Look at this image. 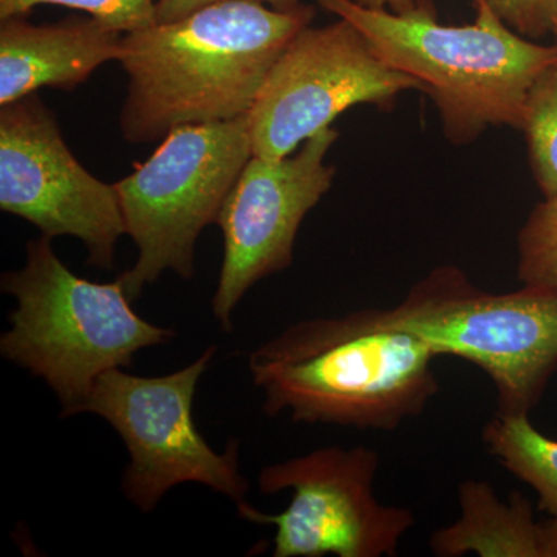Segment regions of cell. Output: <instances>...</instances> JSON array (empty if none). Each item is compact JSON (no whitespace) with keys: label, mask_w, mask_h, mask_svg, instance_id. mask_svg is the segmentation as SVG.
I'll return each instance as SVG.
<instances>
[{"label":"cell","mask_w":557,"mask_h":557,"mask_svg":"<svg viewBox=\"0 0 557 557\" xmlns=\"http://www.w3.org/2000/svg\"><path fill=\"white\" fill-rule=\"evenodd\" d=\"M0 288L17 304L0 354L49 384L62 417L83 413L106 372L131 368L141 348L175 338L174 330L150 324L132 309L120 277L98 284L76 276L42 234L28 240L27 262L3 274Z\"/></svg>","instance_id":"cell-4"},{"label":"cell","mask_w":557,"mask_h":557,"mask_svg":"<svg viewBox=\"0 0 557 557\" xmlns=\"http://www.w3.org/2000/svg\"><path fill=\"white\" fill-rule=\"evenodd\" d=\"M313 17L306 3L277 10L222 0L126 33L119 60L129 78L124 139L160 143L177 127L249 115L274 62Z\"/></svg>","instance_id":"cell-1"},{"label":"cell","mask_w":557,"mask_h":557,"mask_svg":"<svg viewBox=\"0 0 557 557\" xmlns=\"http://www.w3.org/2000/svg\"><path fill=\"white\" fill-rule=\"evenodd\" d=\"M487 453L537 494V508L557 520V440L547 437L530 416L498 413L482 431Z\"/></svg>","instance_id":"cell-14"},{"label":"cell","mask_w":557,"mask_h":557,"mask_svg":"<svg viewBox=\"0 0 557 557\" xmlns=\"http://www.w3.org/2000/svg\"><path fill=\"white\" fill-rule=\"evenodd\" d=\"M218 347H208L185 369L163 376H137L113 369L98 379L83 413L104 418L129 453L123 493L139 511H152L182 483H200L215 493L245 500L248 480L239 469V442L225 453L208 445L194 421L197 384Z\"/></svg>","instance_id":"cell-7"},{"label":"cell","mask_w":557,"mask_h":557,"mask_svg":"<svg viewBox=\"0 0 557 557\" xmlns=\"http://www.w3.org/2000/svg\"><path fill=\"white\" fill-rule=\"evenodd\" d=\"M364 33L392 67L420 81L437 106L453 145L475 141L487 127L522 131L528 91L557 62V46L525 38L486 0H474L472 24H440L429 0L394 13L357 0H314Z\"/></svg>","instance_id":"cell-3"},{"label":"cell","mask_w":557,"mask_h":557,"mask_svg":"<svg viewBox=\"0 0 557 557\" xmlns=\"http://www.w3.org/2000/svg\"><path fill=\"white\" fill-rule=\"evenodd\" d=\"M435 358L387 310L366 309L300 321L256 348L248 368L269 417L392 432L438 394Z\"/></svg>","instance_id":"cell-2"},{"label":"cell","mask_w":557,"mask_h":557,"mask_svg":"<svg viewBox=\"0 0 557 557\" xmlns=\"http://www.w3.org/2000/svg\"><path fill=\"white\" fill-rule=\"evenodd\" d=\"M0 209L51 240L76 237L95 269L112 270L126 234L115 186L76 160L38 94L0 106Z\"/></svg>","instance_id":"cell-10"},{"label":"cell","mask_w":557,"mask_h":557,"mask_svg":"<svg viewBox=\"0 0 557 557\" xmlns=\"http://www.w3.org/2000/svg\"><path fill=\"white\" fill-rule=\"evenodd\" d=\"M338 137V131L325 127L292 156H252L245 164L218 219L225 255L212 313L223 332L233 330V311L249 288L292 265L304 219L335 180L327 156Z\"/></svg>","instance_id":"cell-11"},{"label":"cell","mask_w":557,"mask_h":557,"mask_svg":"<svg viewBox=\"0 0 557 557\" xmlns=\"http://www.w3.org/2000/svg\"><path fill=\"white\" fill-rule=\"evenodd\" d=\"M38 5L84 11L124 35L157 22V0H0V21L25 17Z\"/></svg>","instance_id":"cell-17"},{"label":"cell","mask_w":557,"mask_h":557,"mask_svg":"<svg viewBox=\"0 0 557 557\" xmlns=\"http://www.w3.org/2000/svg\"><path fill=\"white\" fill-rule=\"evenodd\" d=\"M359 5L368 9H384L394 11V13H406L416 9L418 0H357Z\"/></svg>","instance_id":"cell-20"},{"label":"cell","mask_w":557,"mask_h":557,"mask_svg":"<svg viewBox=\"0 0 557 557\" xmlns=\"http://www.w3.org/2000/svg\"><path fill=\"white\" fill-rule=\"evenodd\" d=\"M124 33L95 17L35 25L25 17L0 24V106L42 87L73 91L109 61H119Z\"/></svg>","instance_id":"cell-12"},{"label":"cell","mask_w":557,"mask_h":557,"mask_svg":"<svg viewBox=\"0 0 557 557\" xmlns=\"http://www.w3.org/2000/svg\"><path fill=\"white\" fill-rule=\"evenodd\" d=\"M512 30L530 39L549 35L557 22V0H486Z\"/></svg>","instance_id":"cell-18"},{"label":"cell","mask_w":557,"mask_h":557,"mask_svg":"<svg viewBox=\"0 0 557 557\" xmlns=\"http://www.w3.org/2000/svg\"><path fill=\"white\" fill-rule=\"evenodd\" d=\"M518 251L522 285L557 293V196L533 209L520 230Z\"/></svg>","instance_id":"cell-16"},{"label":"cell","mask_w":557,"mask_h":557,"mask_svg":"<svg viewBox=\"0 0 557 557\" xmlns=\"http://www.w3.org/2000/svg\"><path fill=\"white\" fill-rule=\"evenodd\" d=\"M438 357L482 369L496 387L498 413L530 416L557 370V293L527 287L490 293L453 265L437 267L387 309Z\"/></svg>","instance_id":"cell-5"},{"label":"cell","mask_w":557,"mask_h":557,"mask_svg":"<svg viewBox=\"0 0 557 557\" xmlns=\"http://www.w3.org/2000/svg\"><path fill=\"white\" fill-rule=\"evenodd\" d=\"M222 0H157V22H172L188 16L193 11ZM277 10H293L302 3V0H256Z\"/></svg>","instance_id":"cell-19"},{"label":"cell","mask_w":557,"mask_h":557,"mask_svg":"<svg viewBox=\"0 0 557 557\" xmlns=\"http://www.w3.org/2000/svg\"><path fill=\"white\" fill-rule=\"evenodd\" d=\"M553 36H555V39H556V46H557V22L555 24V28H553V33H552Z\"/></svg>","instance_id":"cell-21"},{"label":"cell","mask_w":557,"mask_h":557,"mask_svg":"<svg viewBox=\"0 0 557 557\" xmlns=\"http://www.w3.org/2000/svg\"><path fill=\"white\" fill-rule=\"evenodd\" d=\"M420 81L388 65L351 22L302 28L271 67L249 112L252 156L281 160L355 106L391 104Z\"/></svg>","instance_id":"cell-9"},{"label":"cell","mask_w":557,"mask_h":557,"mask_svg":"<svg viewBox=\"0 0 557 557\" xmlns=\"http://www.w3.org/2000/svg\"><path fill=\"white\" fill-rule=\"evenodd\" d=\"M380 463V454L368 446H329L270 465L260 472V493L293 491L287 509L267 515L242 502L237 512L276 528L274 557L395 556L416 515L375 497Z\"/></svg>","instance_id":"cell-8"},{"label":"cell","mask_w":557,"mask_h":557,"mask_svg":"<svg viewBox=\"0 0 557 557\" xmlns=\"http://www.w3.org/2000/svg\"><path fill=\"white\" fill-rule=\"evenodd\" d=\"M525 132L531 170L545 199L557 196V62L536 79L525 101Z\"/></svg>","instance_id":"cell-15"},{"label":"cell","mask_w":557,"mask_h":557,"mask_svg":"<svg viewBox=\"0 0 557 557\" xmlns=\"http://www.w3.org/2000/svg\"><path fill=\"white\" fill-rule=\"evenodd\" d=\"M252 157L249 116L177 127L148 160L115 183L126 234L138 259L120 278L132 299L164 271L196 276L201 231L220 211Z\"/></svg>","instance_id":"cell-6"},{"label":"cell","mask_w":557,"mask_h":557,"mask_svg":"<svg viewBox=\"0 0 557 557\" xmlns=\"http://www.w3.org/2000/svg\"><path fill=\"white\" fill-rule=\"evenodd\" d=\"M458 507L456 522L438 528L429 539L435 556L557 557V520L537 519L519 491L502 500L485 480H463Z\"/></svg>","instance_id":"cell-13"}]
</instances>
